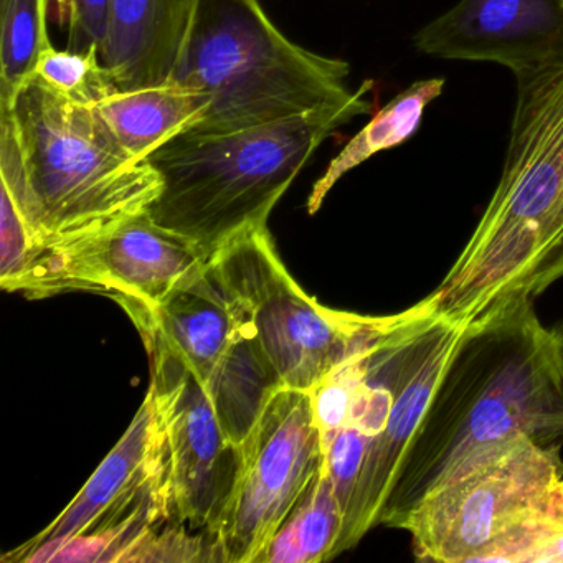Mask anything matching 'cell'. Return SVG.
Listing matches in <instances>:
<instances>
[{"label": "cell", "instance_id": "obj_2", "mask_svg": "<svg viewBox=\"0 0 563 563\" xmlns=\"http://www.w3.org/2000/svg\"><path fill=\"white\" fill-rule=\"evenodd\" d=\"M503 176L440 285L417 302L473 324L520 296L563 253V62L519 75Z\"/></svg>", "mask_w": 563, "mask_h": 563}, {"label": "cell", "instance_id": "obj_4", "mask_svg": "<svg viewBox=\"0 0 563 563\" xmlns=\"http://www.w3.org/2000/svg\"><path fill=\"white\" fill-rule=\"evenodd\" d=\"M374 81L351 100L223 134L187 131L150 157L163 190L147 213L207 258L252 230L273 209L328 137L372 111Z\"/></svg>", "mask_w": 563, "mask_h": 563}, {"label": "cell", "instance_id": "obj_7", "mask_svg": "<svg viewBox=\"0 0 563 563\" xmlns=\"http://www.w3.org/2000/svg\"><path fill=\"white\" fill-rule=\"evenodd\" d=\"M209 268L283 388L311 391L400 321V312L355 314L316 301L286 268L268 225L230 242Z\"/></svg>", "mask_w": 563, "mask_h": 563}, {"label": "cell", "instance_id": "obj_22", "mask_svg": "<svg viewBox=\"0 0 563 563\" xmlns=\"http://www.w3.org/2000/svg\"><path fill=\"white\" fill-rule=\"evenodd\" d=\"M222 562V547L216 537L196 532L170 519L154 527L124 556L123 563Z\"/></svg>", "mask_w": 563, "mask_h": 563}, {"label": "cell", "instance_id": "obj_8", "mask_svg": "<svg viewBox=\"0 0 563 563\" xmlns=\"http://www.w3.org/2000/svg\"><path fill=\"white\" fill-rule=\"evenodd\" d=\"M209 263L189 240L143 212L98 232L45 245L14 292L29 298L98 292L130 314L156 309L202 276Z\"/></svg>", "mask_w": 563, "mask_h": 563}, {"label": "cell", "instance_id": "obj_15", "mask_svg": "<svg viewBox=\"0 0 563 563\" xmlns=\"http://www.w3.org/2000/svg\"><path fill=\"white\" fill-rule=\"evenodd\" d=\"M192 0H111L101 60L121 91L170 80Z\"/></svg>", "mask_w": 563, "mask_h": 563}, {"label": "cell", "instance_id": "obj_19", "mask_svg": "<svg viewBox=\"0 0 563 563\" xmlns=\"http://www.w3.org/2000/svg\"><path fill=\"white\" fill-rule=\"evenodd\" d=\"M345 512L322 466L255 563H319L334 559Z\"/></svg>", "mask_w": 563, "mask_h": 563}, {"label": "cell", "instance_id": "obj_9", "mask_svg": "<svg viewBox=\"0 0 563 563\" xmlns=\"http://www.w3.org/2000/svg\"><path fill=\"white\" fill-rule=\"evenodd\" d=\"M128 316L137 331L156 334L192 372L212 400L223 430L240 446L269 398L283 387L210 268L156 309Z\"/></svg>", "mask_w": 563, "mask_h": 563}, {"label": "cell", "instance_id": "obj_1", "mask_svg": "<svg viewBox=\"0 0 563 563\" xmlns=\"http://www.w3.org/2000/svg\"><path fill=\"white\" fill-rule=\"evenodd\" d=\"M517 434L563 441V321L545 324L536 296L467 325L408 446L380 526L400 529L448 474Z\"/></svg>", "mask_w": 563, "mask_h": 563}, {"label": "cell", "instance_id": "obj_13", "mask_svg": "<svg viewBox=\"0 0 563 563\" xmlns=\"http://www.w3.org/2000/svg\"><path fill=\"white\" fill-rule=\"evenodd\" d=\"M420 54L493 62L516 77L563 62V0H460L415 35Z\"/></svg>", "mask_w": 563, "mask_h": 563}, {"label": "cell", "instance_id": "obj_6", "mask_svg": "<svg viewBox=\"0 0 563 563\" xmlns=\"http://www.w3.org/2000/svg\"><path fill=\"white\" fill-rule=\"evenodd\" d=\"M562 443L527 434L471 456L401 522L421 562L533 563L563 533Z\"/></svg>", "mask_w": 563, "mask_h": 563}, {"label": "cell", "instance_id": "obj_23", "mask_svg": "<svg viewBox=\"0 0 563 563\" xmlns=\"http://www.w3.org/2000/svg\"><path fill=\"white\" fill-rule=\"evenodd\" d=\"M60 22L67 25L68 51L103 47L110 22L111 0H52Z\"/></svg>", "mask_w": 563, "mask_h": 563}, {"label": "cell", "instance_id": "obj_24", "mask_svg": "<svg viewBox=\"0 0 563 563\" xmlns=\"http://www.w3.org/2000/svg\"><path fill=\"white\" fill-rule=\"evenodd\" d=\"M533 563H563V533L549 543L542 552L537 555Z\"/></svg>", "mask_w": 563, "mask_h": 563}, {"label": "cell", "instance_id": "obj_5", "mask_svg": "<svg viewBox=\"0 0 563 563\" xmlns=\"http://www.w3.org/2000/svg\"><path fill=\"white\" fill-rule=\"evenodd\" d=\"M349 75L289 41L260 0H192L170 80L209 98L192 133L223 134L351 100Z\"/></svg>", "mask_w": 563, "mask_h": 563}, {"label": "cell", "instance_id": "obj_12", "mask_svg": "<svg viewBox=\"0 0 563 563\" xmlns=\"http://www.w3.org/2000/svg\"><path fill=\"white\" fill-rule=\"evenodd\" d=\"M404 314V324L391 349L394 405L384 431L375 438L365 457L335 555L354 549L372 529L380 526L382 510L408 446L470 325L438 318L418 305L405 309Z\"/></svg>", "mask_w": 563, "mask_h": 563}, {"label": "cell", "instance_id": "obj_21", "mask_svg": "<svg viewBox=\"0 0 563 563\" xmlns=\"http://www.w3.org/2000/svg\"><path fill=\"white\" fill-rule=\"evenodd\" d=\"M35 77L67 100L87 107H98L120 91L98 47L80 52L51 48L42 58Z\"/></svg>", "mask_w": 563, "mask_h": 563}, {"label": "cell", "instance_id": "obj_18", "mask_svg": "<svg viewBox=\"0 0 563 563\" xmlns=\"http://www.w3.org/2000/svg\"><path fill=\"white\" fill-rule=\"evenodd\" d=\"M446 81L443 78H428L415 81L407 90L398 93L390 103L374 114L371 121L339 151L338 156L329 163L328 169L312 186L308 199V212H319L325 197L335 184L375 154L394 150L407 143L420 130L424 111L434 100L443 95Z\"/></svg>", "mask_w": 563, "mask_h": 563}, {"label": "cell", "instance_id": "obj_3", "mask_svg": "<svg viewBox=\"0 0 563 563\" xmlns=\"http://www.w3.org/2000/svg\"><path fill=\"white\" fill-rule=\"evenodd\" d=\"M0 177L42 246L147 212L163 190L153 163L128 153L97 107L37 77L0 108Z\"/></svg>", "mask_w": 563, "mask_h": 563}, {"label": "cell", "instance_id": "obj_25", "mask_svg": "<svg viewBox=\"0 0 563 563\" xmlns=\"http://www.w3.org/2000/svg\"><path fill=\"white\" fill-rule=\"evenodd\" d=\"M563 276V253L559 256V258L555 260V262L550 265V268L547 269L545 275H543V278L540 279L539 283V289H537V292H543L545 291L549 286H552L553 283L559 282L560 278Z\"/></svg>", "mask_w": 563, "mask_h": 563}, {"label": "cell", "instance_id": "obj_11", "mask_svg": "<svg viewBox=\"0 0 563 563\" xmlns=\"http://www.w3.org/2000/svg\"><path fill=\"white\" fill-rule=\"evenodd\" d=\"M140 334L150 354V391L166 446L174 520L217 539L235 486L240 446L192 372L156 334Z\"/></svg>", "mask_w": 563, "mask_h": 563}, {"label": "cell", "instance_id": "obj_20", "mask_svg": "<svg viewBox=\"0 0 563 563\" xmlns=\"http://www.w3.org/2000/svg\"><path fill=\"white\" fill-rule=\"evenodd\" d=\"M52 0H0V108H11L34 80L54 44L48 37Z\"/></svg>", "mask_w": 563, "mask_h": 563}, {"label": "cell", "instance_id": "obj_10", "mask_svg": "<svg viewBox=\"0 0 563 563\" xmlns=\"http://www.w3.org/2000/svg\"><path fill=\"white\" fill-rule=\"evenodd\" d=\"M322 466L311 395L279 388L240 444L235 486L217 532L225 563H255Z\"/></svg>", "mask_w": 563, "mask_h": 563}, {"label": "cell", "instance_id": "obj_16", "mask_svg": "<svg viewBox=\"0 0 563 563\" xmlns=\"http://www.w3.org/2000/svg\"><path fill=\"white\" fill-rule=\"evenodd\" d=\"M209 103L200 91L169 80L117 91L97 110L128 153L150 159L164 144L192 131L206 117Z\"/></svg>", "mask_w": 563, "mask_h": 563}, {"label": "cell", "instance_id": "obj_17", "mask_svg": "<svg viewBox=\"0 0 563 563\" xmlns=\"http://www.w3.org/2000/svg\"><path fill=\"white\" fill-rule=\"evenodd\" d=\"M174 519L167 473L111 507L85 532L42 555L38 563H123L147 532Z\"/></svg>", "mask_w": 563, "mask_h": 563}, {"label": "cell", "instance_id": "obj_14", "mask_svg": "<svg viewBox=\"0 0 563 563\" xmlns=\"http://www.w3.org/2000/svg\"><path fill=\"white\" fill-rule=\"evenodd\" d=\"M167 473L166 446L153 395L147 390L121 440L57 519L27 542L2 556L4 562L38 563L54 547L80 536L111 507Z\"/></svg>", "mask_w": 563, "mask_h": 563}]
</instances>
